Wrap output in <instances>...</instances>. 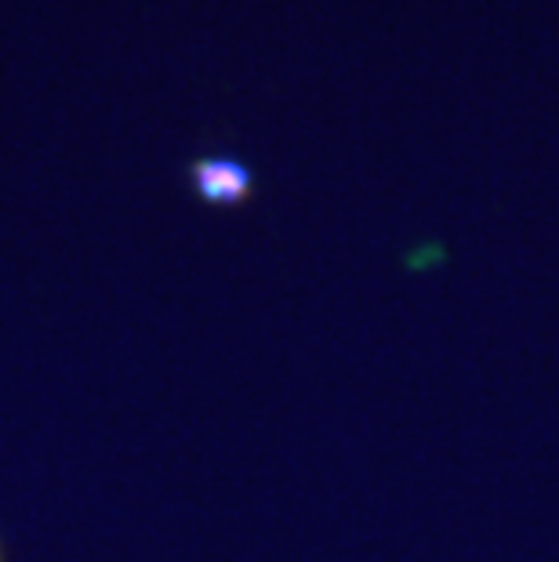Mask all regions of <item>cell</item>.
I'll list each match as a JSON object with an SVG mask.
<instances>
[{
	"label": "cell",
	"instance_id": "obj_1",
	"mask_svg": "<svg viewBox=\"0 0 559 562\" xmlns=\"http://www.w3.org/2000/svg\"><path fill=\"white\" fill-rule=\"evenodd\" d=\"M189 186L208 207H244L255 193V175L244 160L215 153L189 164Z\"/></svg>",
	"mask_w": 559,
	"mask_h": 562
},
{
	"label": "cell",
	"instance_id": "obj_2",
	"mask_svg": "<svg viewBox=\"0 0 559 562\" xmlns=\"http://www.w3.org/2000/svg\"><path fill=\"white\" fill-rule=\"evenodd\" d=\"M0 562H4V548H0Z\"/></svg>",
	"mask_w": 559,
	"mask_h": 562
}]
</instances>
